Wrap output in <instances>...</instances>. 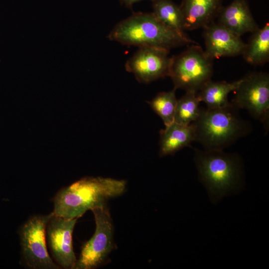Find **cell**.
<instances>
[{"instance_id":"cell-1","label":"cell","mask_w":269,"mask_h":269,"mask_svg":"<svg viewBox=\"0 0 269 269\" xmlns=\"http://www.w3.org/2000/svg\"><path fill=\"white\" fill-rule=\"evenodd\" d=\"M127 182L102 177L83 178L59 190L53 199L54 215L67 219H77L87 211L106 204L122 195Z\"/></svg>"},{"instance_id":"cell-2","label":"cell","mask_w":269,"mask_h":269,"mask_svg":"<svg viewBox=\"0 0 269 269\" xmlns=\"http://www.w3.org/2000/svg\"><path fill=\"white\" fill-rule=\"evenodd\" d=\"M108 38L123 45L170 49L196 44L186 35L169 28L152 13L137 12L117 23Z\"/></svg>"},{"instance_id":"cell-3","label":"cell","mask_w":269,"mask_h":269,"mask_svg":"<svg viewBox=\"0 0 269 269\" xmlns=\"http://www.w3.org/2000/svg\"><path fill=\"white\" fill-rule=\"evenodd\" d=\"M238 109L231 103L220 108H201L197 119L191 124L195 141L204 150H223L248 135L251 126L241 118Z\"/></svg>"},{"instance_id":"cell-4","label":"cell","mask_w":269,"mask_h":269,"mask_svg":"<svg viewBox=\"0 0 269 269\" xmlns=\"http://www.w3.org/2000/svg\"><path fill=\"white\" fill-rule=\"evenodd\" d=\"M194 150L199 180L212 201L217 202L240 187L243 168L238 154L223 150Z\"/></svg>"},{"instance_id":"cell-5","label":"cell","mask_w":269,"mask_h":269,"mask_svg":"<svg viewBox=\"0 0 269 269\" xmlns=\"http://www.w3.org/2000/svg\"><path fill=\"white\" fill-rule=\"evenodd\" d=\"M213 60L196 44L172 57L169 77L176 89L197 92L213 74Z\"/></svg>"},{"instance_id":"cell-6","label":"cell","mask_w":269,"mask_h":269,"mask_svg":"<svg viewBox=\"0 0 269 269\" xmlns=\"http://www.w3.org/2000/svg\"><path fill=\"white\" fill-rule=\"evenodd\" d=\"M96 229L93 236L82 246L75 269H93L101 265L114 248L113 221L107 204L92 210Z\"/></svg>"},{"instance_id":"cell-7","label":"cell","mask_w":269,"mask_h":269,"mask_svg":"<svg viewBox=\"0 0 269 269\" xmlns=\"http://www.w3.org/2000/svg\"><path fill=\"white\" fill-rule=\"evenodd\" d=\"M53 213L34 216L28 219L19 232L22 256L26 265L34 269H58L47 249V223Z\"/></svg>"},{"instance_id":"cell-8","label":"cell","mask_w":269,"mask_h":269,"mask_svg":"<svg viewBox=\"0 0 269 269\" xmlns=\"http://www.w3.org/2000/svg\"><path fill=\"white\" fill-rule=\"evenodd\" d=\"M231 103L238 109H244L267 129L269 119V75L265 72H252L241 79L235 91Z\"/></svg>"},{"instance_id":"cell-9","label":"cell","mask_w":269,"mask_h":269,"mask_svg":"<svg viewBox=\"0 0 269 269\" xmlns=\"http://www.w3.org/2000/svg\"><path fill=\"white\" fill-rule=\"evenodd\" d=\"M168 53L169 51L163 49L139 47L126 62V69L134 74L138 81L144 83L169 76L172 57Z\"/></svg>"},{"instance_id":"cell-10","label":"cell","mask_w":269,"mask_h":269,"mask_svg":"<svg viewBox=\"0 0 269 269\" xmlns=\"http://www.w3.org/2000/svg\"><path fill=\"white\" fill-rule=\"evenodd\" d=\"M77 219H67L53 214L46 226L47 243L55 261L65 269H75L76 259L72 234Z\"/></svg>"},{"instance_id":"cell-11","label":"cell","mask_w":269,"mask_h":269,"mask_svg":"<svg viewBox=\"0 0 269 269\" xmlns=\"http://www.w3.org/2000/svg\"><path fill=\"white\" fill-rule=\"evenodd\" d=\"M203 28L206 48L204 51L211 59L242 54L246 44L240 36L214 21Z\"/></svg>"},{"instance_id":"cell-12","label":"cell","mask_w":269,"mask_h":269,"mask_svg":"<svg viewBox=\"0 0 269 269\" xmlns=\"http://www.w3.org/2000/svg\"><path fill=\"white\" fill-rule=\"evenodd\" d=\"M217 17L218 23L240 37L259 28L247 0H233L227 6H222Z\"/></svg>"},{"instance_id":"cell-13","label":"cell","mask_w":269,"mask_h":269,"mask_svg":"<svg viewBox=\"0 0 269 269\" xmlns=\"http://www.w3.org/2000/svg\"><path fill=\"white\" fill-rule=\"evenodd\" d=\"M223 0H182L179 6L184 30L204 27L217 17Z\"/></svg>"},{"instance_id":"cell-14","label":"cell","mask_w":269,"mask_h":269,"mask_svg":"<svg viewBox=\"0 0 269 269\" xmlns=\"http://www.w3.org/2000/svg\"><path fill=\"white\" fill-rule=\"evenodd\" d=\"M195 141L192 124L184 125L173 122L160 132L159 155L175 153Z\"/></svg>"},{"instance_id":"cell-15","label":"cell","mask_w":269,"mask_h":269,"mask_svg":"<svg viewBox=\"0 0 269 269\" xmlns=\"http://www.w3.org/2000/svg\"><path fill=\"white\" fill-rule=\"evenodd\" d=\"M241 79L232 82H207L197 92V94L201 102H204L208 109H217L226 107L230 104L228 95L238 87Z\"/></svg>"},{"instance_id":"cell-16","label":"cell","mask_w":269,"mask_h":269,"mask_svg":"<svg viewBox=\"0 0 269 269\" xmlns=\"http://www.w3.org/2000/svg\"><path fill=\"white\" fill-rule=\"evenodd\" d=\"M251 38L242 54L243 58L251 65H261L269 60V24L258 28L252 33Z\"/></svg>"},{"instance_id":"cell-17","label":"cell","mask_w":269,"mask_h":269,"mask_svg":"<svg viewBox=\"0 0 269 269\" xmlns=\"http://www.w3.org/2000/svg\"><path fill=\"white\" fill-rule=\"evenodd\" d=\"M152 3V13L159 21L179 34L186 35L179 6L171 0H153Z\"/></svg>"},{"instance_id":"cell-18","label":"cell","mask_w":269,"mask_h":269,"mask_svg":"<svg viewBox=\"0 0 269 269\" xmlns=\"http://www.w3.org/2000/svg\"><path fill=\"white\" fill-rule=\"evenodd\" d=\"M197 93L195 91H186L183 96L177 100L174 122L188 125L197 119L201 108L199 106L201 101Z\"/></svg>"},{"instance_id":"cell-19","label":"cell","mask_w":269,"mask_h":269,"mask_svg":"<svg viewBox=\"0 0 269 269\" xmlns=\"http://www.w3.org/2000/svg\"><path fill=\"white\" fill-rule=\"evenodd\" d=\"M176 90L174 88L171 91L159 93L148 103L153 111L162 119L165 127L174 122L177 102Z\"/></svg>"},{"instance_id":"cell-20","label":"cell","mask_w":269,"mask_h":269,"mask_svg":"<svg viewBox=\"0 0 269 269\" xmlns=\"http://www.w3.org/2000/svg\"><path fill=\"white\" fill-rule=\"evenodd\" d=\"M142 0H120V2L122 5L125 7L132 8L133 4L137 2L140 1ZM151 1L153 0H151Z\"/></svg>"}]
</instances>
